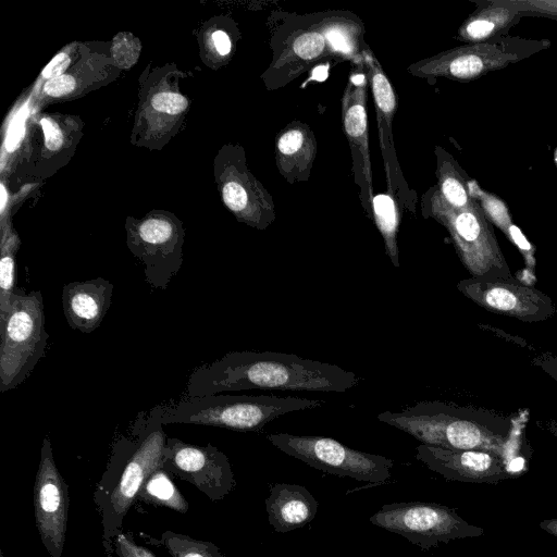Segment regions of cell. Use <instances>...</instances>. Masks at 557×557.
Returning <instances> with one entry per match:
<instances>
[{
	"mask_svg": "<svg viewBox=\"0 0 557 557\" xmlns=\"http://www.w3.org/2000/svg\"><path fill=\"white\" fill-rule=\"evenodd\" d=\"M138 498L153 506H162L186 513L188 503L177 490L163 466L156 469L144 482Z\"/></svg>",
	"mask_w": 557,
	"mask_h": 557,
	"instance_id": "20",
	"label": "cell"
},
{
	"mask_svg": "<svg viewBox=\"0 0 557 557\" xmlns=\"http://www.w3.org/2000/svg\"><path fill=\"white\" fill-rule=\"evenodd\" d=\"M369 521L400 534L424 550L436 547L440 543L476 537L484 532L482 528L463 520L454 509L434 503L386 504Z\"/></svg>",
	"mask_w": 557,
	"mask_h": 557,
	"instance_id": "6",
	"label": "cell"
},
{
	"mask_svg": "<svg viewBox=\"0 0 557 557\" xmlns=\"http://www.w3.org/2000/svg\"><path fill=\"white\" fill-rule=\"evenodd\" d=\"M431 213L449 231L461 260L472 273H483V224L469 207L455 209L436 194L431 198Z\"/></svg>",
	"mask_w": 557,
	"mask_h": 557,
	"instance_id": "13",
	"label": "cell"
},
{
	"mask_svg": "<svg viewBox=\"0 0 557 557\" xmlns=\"http://www.w3.org/2000/svg\"><path fill=\"white\" fill-rule=\"evenodd\" d=\"M267 438L283 453L318 470L357 481L384 483L394 466L387 457L352 449L331 437L274 433Z\"/></svg>",
	"mask_w": 557,
	"mask_h": 557,
	"instance_id": "5",
	"label": "cell"
},
{
	"mask_svg": "<svg viewBox=\"0 0 557 557\" xmlns=\"http://www.w3.org/2000/svg\"><path fill=\"white\" fill-rule=\"evenodd\" d=\"M40 124L45 132L47 148L50 150H58L63 143L61 129L53 121L47 117L41 119Z\"/></svg>",
	"mask_w": 557,
	"mask_h": 557,
	"instance_id": "31",
	"label": "cell"
},
{
	"mask_svg": "<svg viewBox=\"0 0 557 557\" xmlns=\"http://www.w3.org/2000/svg\"><path fill=\"white\" fill-rule=\"evenodd\" d=\"M132 435L129 457L110 497L106 539L117 533L146 479L163 466V450L168 437L162 423L150 418L148 412H140L133 423Z\"/></svg>",
	"mask_w": 557,
	"mask_h": 557,
	"instance_id": "7",
	"label": "cell"
},
{
	"mask_svg": "<svg viewBox=\"0 0 557 557\" xmlns=\"http://www.w3.org/2000/svg\"><path fill=\"white\" fill-rule=\"evenodd\" d=\"M325 405L322 399L273 395L213 394L157 405L148 411L160 423L219 426L235 431H259L274 419Z\"/></svg>",
	"mask_w": 557,
	"mask_h": 557,
	"instance_id": "2",
	"label": "cell"
},
{
	"mask_svg": "<svg viewBox=\"0 0 557 557\" xmlns=\"http://www.w3.org/2000/svg\"><path fill=\"white\" fill-rule=\"evenodd\" d=\"M162 463L212 500L224 498L236 484L228 458L211 444L197 446L168 437Z\"/></svg>",
	"mask_w": 557,
	"mask_h": 557,
	"instance_id": "8",
	"label": "cell"
},
{
	"mask_svg": "<svg viewBox=\"0 0 557 557\" xmlns=\"http://www.w3.org/2000/svg\"><path fill=\"white\" fill-rule=\"evenodd\" d=\"M121 41L116 39L114 44V48H112V53L116 62L124 67H128L132 65L138 54V46L128 41L125 37L120 36Z\"/></svg>",
	"mask_w": 557,
	"mask_h": 557,
	"instance_id": "28",
	"label": "cell"
},
{
	"mask_svg": "<svg viewBox=\"0 0 557 557\" xmlns=\"http://www.w3.org/2000/svg\"><path fill=\"white\" fill-rule=\"evenodd\" d=\"M5 201H7L5 188L3 185H1V206H0L1 212H3V210H4Z\"/></svg>",
	"mask_w": 557,
	"mask_h": 557,
	"instance_id": "36",
	"label": "cell"
},
{
	"mask_svg": "<svg viewBox=\"0 0 557 557\" xmlns=\"http://www.w3.org/2000/svg\"><path fill=\"white\" fill-rule=\"evenodd\" d=\"M496 24L492 21L491 16H481L471 20L465 27V37L473 40L482 39L492 34Z\"/></svg>",
	"mask_w": 557,
	"mask_h": 557,
	"instance_id": "29",
	"label": "cell"
},
{
	"mask_svg": "<svg viewBox=\"0 0 557 557\" xmlns=\"http://www.w3.org/2000/svg\"><path fill=\"white\" fill-rule=\"evenodd\" d=\"M416 458L447 480L496 483L509 476L504 459L484 450L448 449L420 444Z\"/></svg>",
	"mask_w": 557,
	"mask_h": 557,
	"instance_id": "11",
	"label": "cell"
},
{
	"mask_svg": "<svg viewBox=\"0 0 557 557\" xmlns=\"http://www.w3.org/2000/svg\"><path fill=\"white\" fill-rule=\"evenodd\" d=\"M212 41L216 51L221 55H226L231 51V40L227 34L223 30H216L212 34Z\"/></svg>",
	"mask_w": 557,
	"mask_h": 557,
	"instance_id": "33",
	"label": "cell"
},
{
	"mask_svg": "<svg viewBox=\"0 0 557 557\" xmlns=\"http://www.w3.org/2000/svg\"><path fill=\"white\" fill-rule=\"evenodd\" d=\"M27 113V106H24L13 117L5 137V148L8 151H13L23 138Z\"/></svg>",
	"mask_w": 557,
	"mask_h": 557,
	"instance_id": "27",
	"label": "cell"
},
{
	"mask_svg": "<svg viewBox=\"0 0 557 557\" xmlns=\"http://www.w3.org/2000/svg\"><path fill=\"white\" fill-rule=\"evenodd\" d=\"M75 87V81L72 76L61 75L52 79H48L44 86L47 95L52 97H62L70 94Z\"/></svg>",
	"mask_w": 557,
	"mask_h": 557,
	"instance_id": "30",
	"label": "cell"
},
{
	"mask_svg": "<svg viewBox=\"0 0 557 557\" xmlns=\"http://www.w3.org/2000/svg\"><path fill=\"white\" fill-rule=\"evenodd\" d=\"M510 232H511L513 240L516 242V244L519 245V247L521 249H530V245L528 244V242L525 240V238L523 237L521 232L516 226H511Z\"/></svg>",
	"mask_w": 557,
	"mask_h": 557,
	"instance_id": "35",
	"label": "cell"
},
{
	"mask_svg": "<svg viewBox=\"0 0 557 557\" xmlns=\"http://www.w3.org/2000/svg\"><path fill=\"white\" fill-rule=\"evenodd\" d=\"M373 219L385 246V252L394 267H399L397 232L399 225L398 207L391 194H379L372 199Z\"/></svg>",
	"mask_w": 557,
	"mask_h": 557,
	"instance_id": "21",
	"label": "cell"
},
{
	"mask_svg": "<svg viewBox=\"0 0 557 557\" xmlns=\"http://www.w3.org/2000/svg\"><path fill=\"white\" fill-rule=\"evenodd\" d=\"M15 243L8 240L5 246L1 249L0 259V315L8 312L12 296L15 292L14 277H15Z\"/></svg>",
	"mask_w": 557,
	"mask_h": 557,
	"instance_id": "23",
	"label": "cell"
},
{
	"mask_svg": "<svg viewBox=\"0 0 557 557\" xmlns=\"http://www.w3.org/2000/svg\"><path fill=\"white\" fill-rule=\"evenodd\" d=\"M69 63L70 58L65 53H59L44 69L42 76L49 79L61 76Z\"/></svg>",
	"mask_w": 557,
	"mask_h": 557,
	"instance_id": "32",
	"label": "cell"
},
{
	"mask_svg": "<svg viewBox=\"0 0 557 557\" xmlns=\"http://www.w3.org/2000/svg\"><path fill=\"white\" fill-rule=\"evenodd\" d=\"M113 543L119 557H157L149 549L137 545L128 534L123 532L115 534Z\"/></svg>",
	"mask_w": 557,
	"mask_h": 557,
	"instance_id": "25",
	"label": "cell"
},
{
	"mask_svg": "<svg viewBox=\"0 0 557 557\" xmlns=\"http://www.w3.org/2000/svg\"><path fill=\"white\" fill-rule=\"evenodd\" d=\"M332 52L341 53L343 57L360 64L362 50H360L359 38L361 26L356 25L347 18H327L319 26Z\"/></svg>",
	"mask_w": 557,
	"mask_h": 557,
	"instance_id": "19",
	"label": "cell"
},
{
	"mask_svg": "<svg viewBox=\"0 0 557 557\" xmlns=\"http://www.w3.org/2000/svg\"><path fill=\"white\" fill-rule=\"evenodd\" d=\"M362 60L367 69L374 100L380 146L387 176L388 191L391 194H396L397 191V196L403 205L412 210L408 202L407 196L409 195V190L399 169L392 134V122L397 109V96L380 62L370 49L364 48L362 50Z\"/></svg>",
	"mask_w": 557,
	"mask_h": 557,
	"instance_id": "10",
	"label": "cell"
},
{
	"mask_svg": "<svg viewBox=\"0 0 557 557\" xmlns=\"http://www.w3.org/2000/svg\"><path fill=\"white\" fill-rule=\"evenodd\" d=\"M49 334L45 327L40 290L15 289L11 306L0 315V392L20 386L45 356Z\"/></svg>",
	"mask_w": 557,
	"mask_h": 557,
	"instance_id": "4",
	"label": "cell"
},
{
	"mask_svg": "<svg viewBox=\"0 0 557 557\" xmlns=\"http://www.w3.org/2000/svg\"><path fill=\"white\" fill-rule=\"evenodd\" d=\"M319 504L301 485L275 483L265 499L268 521L276 532L302 528L315 517Z\"/></svg>",
	"mask_w": 557,
	"mask_h": 557,
	"instance_id": "15",
	"label": "cell"
},
{
	"mask_svg": "<svg viewBox=\"0 0 557 557\" xmlns=\"http://www.w3.org/2000/svg\"><path fill=\"white\" fill-rule=\"evenodd\" d=\"M369 77L362 63L351 73L343 95L342 111L344 132L351 148H357L361 154L362 171L369 185V195L372 197L371 162L368 141L367 121V87Z\"/></svg>",
	"mask_w": 557,
	"mask_h": 557,
	"instance_id": "14",
	"label": "cell"
},
{
	"mask_svg": "<svg viewBox=\"0 0 557 557\" xmlns=\"http://www.w3.org/2000/svg\"><path fill=\"white\" fill-rule=\"evenodd\" d=\"M440 176V195L445 203L455 208L463 209L469 207L467 190L454 170L448 166H442Z\"/></svg>",
	"mask_w": 557,
	"mask_h": 557,
	"instance_id": "24",
	"label": "cell"
},
{
	"mask_svg": "<svg viewBox=\"0 0 557 557\" xmlns=\"http://www.w3.org/2000/svg\"><path fill=\"white\" fill-rule=\"evenodd\" d=\"M161 542L172 557H225L211 542L165 531Z\"/></svg>",
	"mask_w": 557,
	"mask_h": 557,
	"instance_id": "22",
	"label": "cell"
},
{
	"mask_svg": "<svg viewBox=\"0 0 557 557\" xmlns=\"http://www.w3.org/2000/svg\"><path fill=\"white\" fill-rule=\"evenodd\" d=\"M113 284L102 277L63 286L61 302L69 326L88 334L99 327L111 305Z\"/></svg>",
	"mask_w": 557,
	"mask_h": 557,
	"instance_id": "12",
	"label": "cell"
},
{
	"mask_svg": "<svg viewBox=\"0 0 557 557\" xmlns=\"http://www.w3.org/2000/svg\"><path fill=\"white\" fill-rule=\"evenodd\" d=\"M360 380L352 371L294 354L244 350L195 369L186 394L199 397L256 388L344 393Z\"/></svg>",
	"mask_w": 557,
	"mask_h": 557,
	"instance_id": "1",
	"label": "cell"
},
{
	"mask_svg": "<svg viewBox=\"0 0 557 557\" xmlns=\"http://www.w3.org/2000/svg\"><path fill=\"white\" fill-rule=\"evenodd\" d=\"M151 104L160 112L176 114L186 109L187 100L178 94L160 92L152 98Z\"/></svg>",
	"mask_w": 557,
	"mask_h": 557,
	"instance_id": "26",
	"label": "cell"
},
{
	"mask_svg": "<svg viewBox=\"0 0 557 557\" xmlns=\"http://www.w3.org/2000/svg\"><path fill=\"white\" fill-rule=\"evenodd\" d=\"M377 420L425 445L484 450L503 458L504 438L483 428L465 408L440 401H421L399 411L381 412Z\"/></svg>",
	"mask_w": 557,
	"mask_h": 557,
	"instance_id": "3",
	"label": "cell"
},
{
	"mask_svg": "<svg viewBox=\"0 0 557 557\" xmlns=\"http://www.w3.org/2000/svg\"><path fill=\"white\" fill-rule=\"evenodd\" d=\"M459 289L474 301L485 307L515 317H530L539 310L536 305L541 299L540 295L532 293L517 285L504 283L483 284L481 281H462Z\"/></svg>",
	"mask_w": 557,
	"mask_h": 557,
	"instance_id": "17",
	"label": "cell"
},
{
	"mask_svg": "<svg viewBox=\"0 0 557 557\" xmlns=\"http://www.w3.org/2000/svg\"><path fill=\"white\" fill-rule=\"evenodd\" d=\"M317 139L301 122H293L276 139L275 160L281 175L290 184L306 182L317 156Z\"/></svg>",
	"mask_w": 557,
	"mask_h": 557,
	"instance_id": "16",
	"label": "cell"
},
{
	"mask_svg": "<svg viewBox=\"0 0 557 557\" xmlns=\"http://www.w3.org/2000/svg\"><path fill=\"white\" fill-rule=\"evenodd\" d=\"M326 52L332 51L323 34L317 29L304 32L293 38L274 63V69H287L290 73L301 72L305 66L320 60Z\"/></svg>",
	"mask_w": 557,
	"mask_h": 557,
	"instance_id": "18",
	"label": "cell"
},
{
	"mask_svg": "<svg viewBox=\"0 0 557 557\" xmlns=\"http://www.w3.org/2000/svg\"><path fill=\"white\" fill-rule=\"evenodd\" d=\"M539 525L546 533L557 537V518L542 520Z\"/></svg>",
	"mask_w": 557,
	"mask_h": 557,
	"instance_id": "34",
	"label": "cell"
},
{
	"mask_svg": "<svg viewBox=\"0 0 557 557\" xmlns=\"http://www.w3.org/2000/svg\"><path fill=\"white\" fill-rule=\"evenodd\" d=\"M69 488L53 458L49 437H45L34 485L35 522L41 542L51 557H61L69 516Z\"/></svg>",
	"mask_w": 557,
	"mask_h": 557,
	"instance_id": "9",
	"label": "cell"
}]
</instances>
